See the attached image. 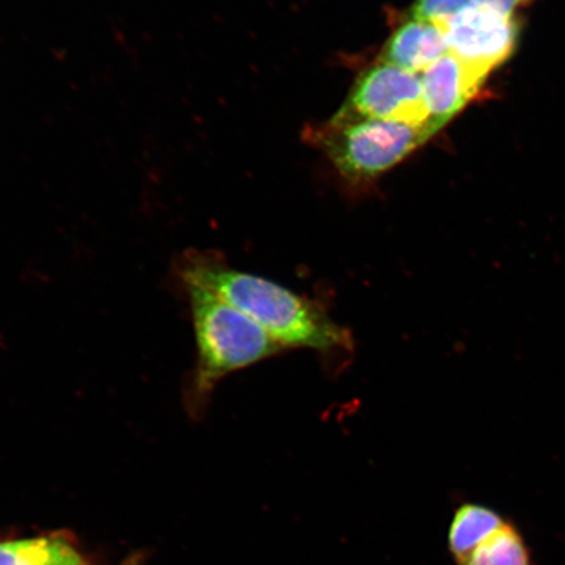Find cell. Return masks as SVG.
I'll return each mask as SVG.
<instances>
[{
	"mask_svg": "<svg viewBox=\"0 0 565 565\" xmlns=\"http://www.w3.org/2000/svg\"><path fill=\"white\" fill-rule=\"evenodd\" d=\"M478 3L489 6L494 11L503 13L505 17H514V11L533 2V0H477Z\"/></svg>",
	"mask_w": 565,
	"mask_h": 565,
	"instance_id": "7c38bea8",
	"label": "cell"
},
{
	"mask_svg": "<svg viewBox=\"0 0 565 565\" xmlns=\"http://www.w3.org/2000/svg\"><path fill=\"white\" fill-rule=\"evenodd\" d=\"M333 119H383L430 125L424 105L420 75L407 73L388 63H376L360 75L349 100Z\"/></svg>",
	"mask_w": 565,
	"mask_h": 565,
	"instance_id": "277c9868",
	"label": "cell"
},
{
	"mask_svg": "<svg viewBox=\"0 0 565 565\" xmlns=\"http://www.w3.org/2000/svg\"><path fill=\"white\" fill-rule=\"evenodd\" d=\"M420 79L429 124L440 131L466 105L475 100L487 75L449 53L424 71Z\"/></svg>",
	"mask_w": 565,
	"mask_h": 565,
	"instance_id": "8992f818",
	"label": "cell"
},
{
	"mask_svg": "<svg viewBox=\"0 0 565 565\" xmlns=\"http://www.w3.org/2000/svg\"><path fill=\"white\" fill-rule=\"evenodd\" d=\"M457 565H535V562L524 533L513 520L507 519Z\"/></svg>",
	"mask_w": 565,
	"mask_h": 565,
	"instance_id": "9c48e42d",
	"label": "cell"
},
{
	"mask_svg": "<svg viewBox=\"0 0 565 565\" xmlns=\"http://www.w3.org/2000/svg\"><path fill=\"white\" fill-rule=\"evenodd\" d=\"M0 565H84V561L61 536H42L0 543Z\"/></svg>",
	"mask_w": 565,
	"mask_h": 565,
	"instance_id": "30bf717a",
	"label": "cell"
},
{
	"mask_svg": "<svg viewBox=\"0 0 565 565\" xmlns=\"http://www.w3.org/2000/svg\"><path fill=\"white\" fill-rule=\"evenodd\" d=\"M192 317L196 358L182 387V404L190 419L206 418L212 395L230 374L249 369L286 352L281 345L222 299L200 287H175Z\"/></svg>",
	"mask_w": 565,
	"mask_h": 565,
	"instance_id": "7a4b0ae2",
	"label": "cell"
},
{
	"mask_svg": "<svg viewBox=\"0 0 565 565\" xmlns=\"http://www.w3.org/2000/svg\"><path fill=\"white\" fill-rule=\"evenodd\" d=\"M175 287L194 286L228 302L258 323L282 349L310 350L344 360L355 342L321 303L279 282L232 267L221 253L188 249L172 265Z\"/></svg>",
	"mask_w": 565,
	"mask_h": 565,
	"instance_id": "6da1fadb",
	"label": "cell"
},
{
	"mask_svg": "<svg viewBox=\"0 0 565 565\" xmlns=\"http://www.w3.org/2000/svg\"><path fill=\"white\" fill-rule=\"evenodd\" d=\"M447 54L449 45L441 25L407 19L387 40L380 62L422 75Z\"/></svg>",
	"mask_w": 565,
	"mask_h": 565,
	"instance_id": "52a82bcc",
	"label": "cell"
},
{
	"mask_svg": "<svg viewBox=\"0 0 565 565\" xmlns=\"http://www.w3.org/2000/svg\"><path fill=\"white\" fill-rule=\"evenodd\" d=\"M477 0H416L408 19L429 21L443 25Z\"/></svg>",
	"mask_w": 565,
	"mask_h": 565,
	"instance_id": "8fae6325",
	"label": "cell"
},
{
	"mask_svg": "<svg viewBox=\"0 0 565 565\" xmlns=\"http://www.w3.org/2000/svg\"><path fill=\"white\" fill-rule=\"evenodd\" d=\"M447 34L449 53L489 76L511 58L518 45L520 25L478 2L466 7L441 25Z\"/></svg>",
	"mask_w": 565,
	"mask_h": 565,
	"instance_id": "5b68a950",
	"label": "cell"
},
{
	"mask_svg": "<svg viewBox=\"0 0 565 565\" xmlns=\"http://www.w3.org/2000/svg\"><path fill=\"white\" fill-rule=\"evenodd\" d=\"M435 134L430 125L331 119L316 139L338 172L345 180L358 183L374 180L399 164Z\"/></svg>",
	"mask_w": 565,
	"mask_h": 565,
	"instance_id": "3957f363",
	"label": "cell"
},
{
	"mask_svg": "<svg viewBox=\"0 0 565 565\" xmlns=\"http://www.w3.org/2000/svg\"><path fill=\"white\" fill-rule=\"evenodd\" d=\"M505 521L507 518L503 514L489 505L478 503L458 505L448 532V548L455 563L465 559Z\"/></svg>",
	"mask_w": 565,
	"mask_h": 565,
	"instance_id": "ba28073f",
	"label": "cell"
}]
</instances>
